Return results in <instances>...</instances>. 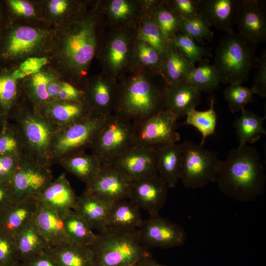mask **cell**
<instances>
[{
  "label": "cell",
  "instance_id": "6da1fadb",
  "mask_svg": "<svg viewBox=\"0 0 266 266\" xmlns=\"http://www.w3.org/2000/svg\"><path fill=\"white\" fill-rule=\"evenodd\" d=\"M264 167L257 150L246 145L231 149L223 161L216 182L228 197L240 202H253L264 193Z\"/></svg>",
  "mask_w": 266,
  "mask_h": 266
},
{
  "label": "cell",
  "instance_id": "7a4b0ae2",
  "mask_svg": "<svg viewBox=\"0 0 266 266\" xmlns=\"http://www.w3.org/2000/svg\"><path fill=\"white\" fill-rule=\"evenodd\" d=\"M94 266H132L152 255L141 243L138 229H107L89 246Z\"/></svg>",
  "mask_w": 266,
  "mask_h": 266
},
{
  "label": "cell",
  "instance_id": "3957f363",
  "mask_svg": "<svg viewBox=\"0 0 266 266\" xmlns=\"http://www.w3.org/2000/svg\"><path fill=\"white\" fill-rule=\"evenodd\" d=\"M257 44L239 33H227L216 49L213 65L223 83L242 84L255 67Z\"/></svg>",
  "mask_w": 266,
  "mask_h": 266
},
{
  "label": "cell",
  "instance_id": "277c9868",
  "mask_svg": "<svg viewBox=\"0 0 266 266\" xmlns=\"http://www.w3.org/2000/svg\"><path fill=\"white\" fill-rule=\"evenodd\" d=\"M167 86L160 88L142 76L133 78L117 92L114 113L132 122L165 109Z\"/></svg>",
  "mask_w": 266,
  "mask_h": 266
},
{
  "label": "cell",
  "instance_id": "5b68a950",
  "mask_svg": "<svg viewBox=\"0 0 266 266\" xmlns=\"http://www.w3.org/2000/svg\"><path fill=\"white\" fill-rule=\"evenodd\" d=\"M181 145L179 180L184 186L198 189L216 182L223 161L218 158L215 152L192 141H185Z\"/></svg>",
  "mask_w": 266,
  "mask_h": 266
},
{
  "label": "cell",
  "instance_id": "8992f818",
  "mask_svg": "<svg viewBox=\"0 0 266 266\" xmlns=\"http://www.w3.org/2000/svg\"><path fill=\"white\" fill-rule=\"evenodd\" d=\"M134 145L133 122L111 114L98 133L92 145L95 155L103 165H111Z\"/></svg>",
  "mask_w": 266,
  "mask_h": 266
},
{
  "label": "cell",
  "instance_id": "52a82bcc",
  "mask_svg": "<svg viewBox=\"0 0 266 266\" xmlns=\"http://www.w3.org/2000/svg\"><path fill=\"white\" fill-rule=\"evenodd\" d=\"M178 119L165 109L150 117L133 122L134 145L156 148L177 143L180 135Z\"/></svg>",
  "mask_w": 266,
  "mask_h": 266
},
{
  "label": "cell",
  "instance_id": "ba28073f",
  "mask_svg": "<svg viewBox=\"0 0 266 266\" xmlns=\"http://www.w3.org/2000/svg\"><path fill=\"white\" fill-rule=\"evenodd\" d=\"M110 115L93 112L69 124L57 140L56 150L62 154H74L82 152V149L88 145L92 146Z\"/></svg>",
  "mask_w": 266,
  "mask_h": 266
},
{
  "label": "cell",
  "instance_id": "9c48e42d",
  "mask_svg": "<svg viewBox=\"0 0 266 266\" xmlns=\"http://www.w3.org/2000/svg\"><path fill=\"white\" fill-rule=\"evenodd\" d=\"M138 231L141 243L148 249L179 247L187 239L186 232L180 225L159 214L143 220Z\"/></svg>",
  "mask_w": 266,
  "mask_h": 266
},
{
  "label": "cell",
  "instance_id": "30bf717a",
  "mask_svg": "<svg viewBox=\"0 0 266 266\" xmlns=\"http://www.w3.org/2000/svg\"><path fill=\"white\" fill-rule=\"evenodd\" d=\"M131 180L122 171L113 165H103L95 176L86 184L85 193L111 205L129 199Z\"/></svg>",
  "mask_w": 266,
  "mask_h": 266
},
{
  "label": "cell",
  "instance_id": "8fae6325",
  "mask_svg": "<svg viewBox=\"0 0 266 266\" xmlns=\"http://www.w3.org/2000/svg\"><path fill=\"white\" fill-rule=\"evenodd\" d=\"M96 47L94 25L83 22L77 25L67 35L63 52L66 61L74 69L85 68L92 59Z\"/></svg>",
  "mask_w": 266,
  "mask_h": 266
},
{
  "label": "cell",
  "instance_id": "7c38bea8",
  "mask_svg": "<svg viewBox=\"0 0 266 266\" xmlns=\"http://www.w3.org/2000/svg\"><path fill=\"white\" fill-rule=\"evenodd\" d=\"M168 188L166 183L156 174L132 181L129 200L150 216L159 214L165 205Z\"/></svg>",
  "mask_w": 266,
  "mask_h": 266
},
{
  "label": "cell",
  "instance_id": "4fadbf2b",
  "mask_svg": "<svg viewBox=\"0 0 266 266\" xmlns=\"http://www.w3.org/2000/svg\"><path fill=\"white\" fill-rule=\"evenodd\" d=\"M52 182L45 168L29 164L18 166L9 181L14 201L37 200Z\"/></svg>",
  "mask_w": 266,
  "mask_h": 266
},
{
  "label": "cell",
  "instance_id": "5bb4252c",
  "mask_svg": "<svg viewBox=\"0 0 266 266\" xmlns=\"http://www.w3.org/2000/svg\"><path fill=\"white\" fill-rule=\"evenodd\" d=\"M134 181L158 174L156 148L134 145L111 165Z\"/></svg>",
  "mask_w": 266,
  "mask_h": 266
},
{
  "label": "cell",
  "instance_id": "9a60e30c",
  "mask_svg": "<svg viewBox=\"0 0 266 266\" xmlns=\"http://www.w3.org/2000/svg\"><path fill=\"white\" fill-rule=\"evenodd\" d=\"M235 23L238 33L257 44L266 41V15L258 0H239Z\"/></svg>",
  "mask_w": 266,
  "mask_h": 266
},
{
  "label": "cell",
  "instance_id": "2e32d148",
  "mask_svg": "<svg viewBox=\"0 0 266 266\" xmlns=\"http://www.w3.org/2000/svg\"><path fill=\"white\" fill-rule=\"evenodd\" d=\"M239 1V0H200V16L209 27L214 26L227 33L233 32Z\"/></svg>",
  "mask_w": 266,
  "mask_h": 266
},
{
  "label": "cell",
  "instance_id": "e0dca14e",
  "mask_svg": "<svg viewBox=\"0 0 266 266\" xmlns=\"http://www.w3.org/2000/svg\"><path fill=\"white\" fill-rule=\"evenodd\" d=\"M33 221L38 232L49 248L69 243L65 233L63 214L38 202Z\"/></svg>",
  "mask_w": 266,
  "mask_h": 266
},
{
  "label": "cell",
  "instance_id": "ac0fdd59",
  "mask_svg": "<svg viewBox=\"0 0 266 266\" xmlns=\"http://www.w3.org/2000/svg\"><path fill=\"white\" fill-rule=\"evenodd\" d=\"M77 197L66 176L51 182L37 199L38 203L61 214L73 210Z\"/></svg>",
  "mask_w": 266,
  "mask_h": 266
},
{
  "label": "cell",
  "instance_id": "d6986e66",
  "mask_svg": "<svg viewBox=\"0 0 266 266\" xmlns=\"http://www.w3.org/2000/svg\"><path fill=\"white\" fill-rule=\"evenodd\" d=\"M200 100L201 92L184 81L167 86L165 109L179 119L196 109Z\"/></svg>",
  "mask_w": 266,
  "mask_h": 266
},
{
  "label": "cell",
  "instance_id": "ffe728a7",
  "mask_svg": "<svg viewBox=\"0 0 266 266\" xmlns=\"http://www.w3.org/2000/svg\"><path fill=\"white\" fill-rule=\"evenodd\" d=\"M37 200L14 201L0 213V228L15 235L33 219Z\"/></svg>",
  "mask_w": 266,
  "mask_h": 266
},
{
  "label": "cell",
  "instance_id": "44dd1931",
  "mask_svg": "<svg viewBox=\"0 0 266 266\" xmlns=\"http://www.w3.org/2000/svg\"><path fill=\"white\" fill-rule=\"evenodd\" d=\"M43 33L33 28H17L8 35L2 55L6 58H15L27 54L36 48L41 42Z\"/></svg>",
  "mask_w": 266,
  "mask_h": 266
},
{
  "label": "cell",
  "instance_id": "7402d4cb",
  "mask_svg": "<svg viewBox=\"0 0 266 266\" xmlns=\"http://www.w3.org/2000/svg\"><path fill=\"white\" fill-rule=\"evenodd\" d=\"M158 175L168 188H174L179 180L182 159V145L169 143L156 148Z\"/></svg>",
  "mask_w": 266,
  "mask_h": 266
},
{
  "label": "cell",
  "instance_id": "603a6c76",
  "mask_svg": "<svg viewBox=\"0 0 266 266\" xmlns=\"http://www.w3.org/2000/svg\"><path fill=\"white\" fill-rule=\"evenodd\" d=\"M143 221L140 208L130 200L125 199L110 205L106 227L120 231L138 229Z\"/></svg>",
  "mask_w": 266,
  "mask_h": 266
},
{
  "label": "cell",
  "instance_id": "cb8c5ba5",
  "mask_svg": "<svg viewBox=\"0 0 266 266\" xmlns=\"http://www.w3.org/2000/svg\"><path fill=\"white\" fill-rule=\"evenodd\" d=\"M110 205L84 193L77 198L73 209L88 224L93 230L99 233L107 230L106 221Z\"/></svg>",
  "mask_w": 266,
  "mask_h": 266
},
{
  "label": "cell",
  "instance_id": "d4e9b609",
  "mask_svg": "<svg viewBox=\"0 0 266 266\" xmlns=\"http://www.w3.org/2000/svg\"><path fill=\"white\" fill-rule=\"evenodd\" d=\"M15 239L20 263L26 262L49 248L38 232L33 219L15 235Z\"/></svg>",
  "mask_w": 266,
  "mask_h": 266
},
{
  "label": "cell",
  "instance_id": "484cf974",
  "mask_svg": "<svg viewBox=\"0 0 266 266\" xmlns=\"http://www.w3.org/2000/svg\"><path fill=\"white\" fill-rule=\"evenodd\" d=\"M162 58L160 67L167 86L185 81L195 66L189 63L171 42Z\"/></svg>",
  "mask_w": 266,
  "mask_h": 266
},
{
  "label": "cell",
  "instance_id": "4316f807",
  "mask_svg": "<svg viewBox=\"0 0 266 266\" xmlns=\"http://www.w3.org/2000/svg\"><path fill=\"white\" fill-rule=\"evenodd\" d=\"M240 111V115L235 119L233 124L239 140V148L248 143H254L262 134H266L264 127L266 116L260 117L245 108Z\"/></svg>",
  "mask_w": 266,
  "mask_h": 266
},
{
  "label": "cell",
  "instance_id": "83f0119b",
  "mask_svg": "<svg viewBox=\"0 0 266 266\" xmlns=\"http://www.w3.org/2000/svg\"><path fill=\"white\" fill-rule=\"evenodd\" d=\"M48 251L59 266H94L89 246L67 243Z\"/></svg>",
  "mask_w": 266,
  "mask_h": 266
},
{
  "label": "cell",
  "instance_id": "f1b7e54d",
  "mask_svg": "<svg viewBox=\"0 0 266 266\" xmlns=\"http://www.w3.org/2000/svg\"><path fill=\"white\" fill-rule=\"evenodd\" d=\"M65 233L69 243L90 246L95 241L96 233L74 210L63 214Z\"/></svg>",
  "mask_w": 266,
  "mask_h": 266
},
{
  "label": "cell",
  "instance_id": "f546056e",
  "mask_svg": "<svg viewBox=\"0 0 266 266\" xmlns=\"http://www.w3.org/2000/svg\"><path fill=\"white\" fill-rule=\"evenodd\" d=\"M185 81L200 92L211 93L219 87L221 80L214 66L205 58L193 66Z\"/></svg>",
  "mask_w": 266,
  "mask_h": 266
},
{
  "label": "cell",
  "instance_id": "4dcf8cb0",
  "mask_svg": "<svg viewBox=\"0 0 266 266\" xmlns=\"http://www.w3.org/2000/svg\"><path fill=\"white\" fill-rule=\"evenodd\" d=\"M215 100L213 96L210 99L209 108L204 111L193 109L185 116L186 120L182 125H191L197 129L202 135L200 145L203 146L206 138L215 132L217 116L214 109Z\"/></svg>",
  "mask_w": 266,
  "mask_h": 266
},
{
  "label": "cell",
  "instance_id": "1f68e13d",
  "mask_svg": "<svg viewBox=\"0 0 266 266\" xmlns=\"http://www.w3.org/2000/svg\"><path fill=\"white\" fill-rule=\"evenodd\" d=\"M65 165L69 172L86 184L95 177L102 166L93 154L90 156L81 152L73 154L67 159Z\"/></svg>",
  "mask_w": 266,
  "mask_h": 266
},
{
  "label": "cell",
  "instance_id": "d6a6232c",
  "mask_svg": "<svg viewBox=\"0 0 266 266\" xmlns=\"http://www.w3.org/2000/svg\"><path fill=\"white\" fill-rule=\"evenodd\" d=\"M24 129L30 144L38 150H43L48 146L51 136L48 126L43 121L29 117L24 120Z\"/></svg>",
  "mask_w": 266,
  "mask_h": 266
},
{
  "label": "cell",
  "instance_id": "836d02e7",
  "mask_svg": "<svg viewBox=\"0 0 266 266\" xmlns=\"http://www.w3.org/2000/svg\"><path fill=\"white\" fill-rule=\"evenodd\" d=\"M112 87L105 82L99 80L93 87L91 96L93 102L96 108V112L110 115L112 106L115 108L117 96Z\"/></svg>",
  "mask_w": 266,
  "mask_h": 266
},
{
  "label": "cell",
  "instance_id": "e575fe53",
  "mask_svg": "<svg viewBox=\"0 0 266 266\" xmlns=\"http://www.w3.org/2000/svg\"><path fill=\"white\" fill-rule=\"evenodd\" d=\"M171 43L184 57L194 65L211 56L207 48L200 46L194 39L182 33L176 34Z\"/></svg>",
  "mask_w": 266,
  "mask_h": 266
},
{
  "label": "cell",
  "instance_id": "d590c367",
  "mask_svg": "<svg viewBox=\"0 0 266 266\" xmlns=\"http://www.w3.org/2000/svg\"><path fill=\"white\" fill-rule=\"evenodd\" d=\"M251 88L242 84H230L224 91V98L232 113L241 111L248 104L254 101Z\"/></svg>",
  "mask_w": 266,
  "mask_h": 266
},
{
  "label": "cell",
  "instance_id": "8d00e7d4",
  "mask_svg": "<svg viewBox=\"0 0 266 266\" xmlns=\"http://www.w3.org/2000/svg\"><path fill=\"white\" fill-rule=\"evenodd\" d=\"M181 19L170 10L160 7L155 12L153 21L158 27L164 40L170 43L179 31Z\"/></svg>",
  "mask_w": 266,
  "mask_h": 266
},
{
  "label": "cell",
  "instance_id": "74e56055",
  "mask_svg": "<svg viewBox=\"0 0 266 266\" xmlns=\"http://www.w3.org/2000/svg\"><path fill=\"white\" fill-rule=\"evenodd\" d=\"M179 31L202 44L205 40H211L214 37L213 33L200 16L181 19Z\"/></svg>",
  "mask_w": 266,
  "mask_h": 266
},
{
  "label": "cell",
  "instance_id": "f35d334b",
  "mask_svg": "<svg viewBox=\"0 0 266 266\" xmlns=\"http://www.w3.org/2000/svg\"><path fill=\"white\" fill-rule=\"evenodd\" d=\"M52 117L57 121L69 124L85 117L91 112L79 103H63L53 105L50 109Z\"/></svg>",
  "mask_w": 266,
  "mask_h": 266
},
{
  "label": "cell",
  "instance_id": "ab89813d",
  "mask_svg": "<svg viewBox=\"0 0 266 266\" xmlns=\"http://www.w3.org/2000/svg\"><path fill=\"white\" fill-rule=\"evenodd\" d=\"M20 264L15 236L0 228V266Z\"/></svg>",
  "mask_w": 266,
  "mask_h": 266
},
{
  "label": "cell",
  "instance_id": "60d3db41",
  "mask_svg": "<svg viewBox=\"0 0 266 266\" xmlns=\"http://www.w3.org/2000/svg\"><path fill=\"white\" fill-rule=\"evenodd\" d=\"M140 38L142 42L148 44L155 49L161 58L169 44L164 40L158 27L154 21H147L143 25L140 33Z\"/></svg>",
  "mask_w": 266,
  "mask_h": 266
},
{
  "label": "cell",
  "instance_id": "b9f144b4",
  "mask_svg": "<svg viewBox=\"0 0 266 266\" xmlns=\"http://www.w3.org/2000/svg\"><path fill=\"white\" fill-rule=\"evenodd\" d=\"M128 44L122 36L114 38L110 43L107 53V60L114 70L119 69L124 64L127 53Z\"/></svg>",
  "mask_w": 266,
  "mask_h": 266
},
{
  "label": "cell",
  "instance_id": "7bdbcfd3",
  "mask_svg": "<svg viewBox=\"0 0 266 266\" xmlns=\"http://www.w3.org/2000/svg\"><path fill=\"white\" fill-rule=\"evenodd\" d=\"M16 81L11 74H0V106L5 112L9 109L15 98Z\"/></svg>",
  "mask_w": 266,
  "mask_h": 266
},
{
  "label": "cell",
  "instance_id": "ee69618b",
  "mask_svg": "<svg viewBox=\"0 0 266 266\" xmlns=\"http://www.w3.org/2000/svg\"><path fill=\"white\" fill-rule=\"evenodd\" d=\"M48 63L46 57H32L24 61L18 68L15 70L11 76L15 80L39 72L40 69Z\"/></svg>",
  "mask_w": 266,
  "mask_h": 266
},
{
  "label": "cell",
  "instance_id": "f6af8a7d",
  "mask_svg": "<svg viewBox=\"0 0 266 266\" xmlns=\"http://www.w3.org/2000/svg\"><path fill=\"white\" fill-rule=\"evenodd\" d=\"M251 89L254 95L266 97V53L265 51L258 58Z\"/></svg>",
  "mask_w": 266,
  "mask_h": 266
},
{
  "label": "cell",
  "instance_id": "bcb514c9",
  "mask_svg": "<svg viewBox=\"0 0 266 266\" xmlns=\"http://www.w3.org/2000/svg\"><path fill=\"white\" fill-rule=\"evenodd\" d=\"M200 0H174L171 2L170 10L181 19L199 17Z\"/></svg>",
  "mask_w": 266,
  "mask_h": 266
},
{
  "label": "cell",
  "instance_id": "7dc6e473",
  "mask_svg": "<svg viewBox=\"0 0 266 266\" xmlns=\"http://www.w3.org/2000/svg\"><path fill=\"white\" fill-rule=\"evenodd\" d=\"M18 166L16 155L0 154V183L9 182Z\"/></svg>",
  "mask_w": 266,
  "mask_h": 266
},
{
  "label": "cell",
  "instance_id": "c3c4849f",
  "mask_svg": "<svg viewBox=\"0 0 266 266\" xmlns=\"http://www.w3.org/2000/svg\"><path fill=\"white\" fill-rule=\"evenodd\" d=\"M138 58L142 64L154 67L160 66L161 57L148 44L141 42L138 47Z\"/></svg>",
  "mask_w": 266,
  "mask_h": 266
},
{
  "label": "cell",
  "instance_id": "681fc988",
  "mask_svg": "<svg viewBox=\"0 0 266 266\" xmlns=\"http://www.w3.org/2000/svg\"><path fill=\"white\" fill-rule=\"evenodd\" d=\"M51 81L48 75L38 72L34 74L32 79V84L36 96L41 100H46L49 97L47 87Z\"/></svg>",
  "mask_w": 266,
  "mask_h": 266
},
{
  "label": "cell",
  "instance_id": "f907efd6",
  "mask_svg": "<svg viewBox=\"0 0 266 266\" xmlns=\"http://www.w3.org/2000/svg\"><path fill=\"white\" fill-rule=\"evenodd\" d=\"M18 142L9 131H0V154L16 155L18 150Z\"/></svg>",
  "mask_w": 266,
  "mask_h": 266
},
{
  "label": "cell",
  "instance_id": "816d5d0a",
  "mask_svg": "<svg viewBox=\"0 0 266 266\" xmlns=\"http://www.w3.org/2000/svg\"><path fill=\"white\" fill-rule=\"evenodd\" d=\"M111 15L116 19L127 17L132 12L131 5L124 0H114L111 1L109 7Z\"/></svg>",
  "mask_w": 266,
  "mask_h": 266
},
{
  "label": "cell",
  "instance_id": "f5cc1de1",
  "mask_svg": "<svg viewBox=\"0 0 266 266\" xmlns=\"http://www.w3.org/2000/svg\"><path fill=\"white\" fill-rule=\"evenodd\" d=\"M20 264L23 266H59L48 250Z\"/></svg>",
  "mask_w": 266,
  "mask_h": 266
},
{
  "label": "cell",
  "instance_id": "db71d44e",
  "mask_svg": "<svg viewBox=\"0 0 266 266\" xmlns=\"http://www.w3.org/2000/svg\"><path fill=\"white\" fill-rule=\"evenodd\" d=\"M8 3L16 13L26 17H31L35 13L33 5L29 1L23 0H10Z\"/></svg>",
  "mask_w": 266,
  "mask_h": 266
},
{
  "label": "cell",
  "instance_id": "11a10c76",
  "mask_svg": "<svg viewBox=\"0 0 266 266\" xmlns=\"http://www.w3.org/2000/svg\"><path fill=\"white\" fill-rule=\"evenodd\" d=\"M14 201L9 182L0 183V213Z\"/></svg>",
  "mask_w": 266,
  "mask_h": 266
},
{
  "label": "cell",
  "instance_id": "9f6ffc18",
  "mask_svg": "<svg viewBox=\"0 0 266 266\" xmlns=\"http://www.w3.org/2000/svg\"><path fill=\"white\" fill-rule=\"evenodd\" d=\"M62 90L58 97L64 100H78L81 97L78 90L71 84L63 82L61 84Z\"/></svg>",
  "mask_w": 266,
  "mask_h": 266
},
{
  "label": "cell",
  "instance_id": "6f0895ef",
  "mask_svg": "<svg viewBox=\"0 0 266 266\" xmlns=\"http://www.w3.org/2000/svg\"><path fill=\"white\" fill-rule=\"evenodd\" d=\"M68 6L67 2L65 0H52L50 1L49 8L50 12L55 15L63 14Z\"/></svg>",
  "mask_w": 266,
  "mask_h": 266
},
{
  "label": "cell",
  "instance_id": "680465c9",
  "mask_svg": "<svg viewBox=\"0 0 266 266\" xmlns=\"http://www.w3.org/2000/svg\"><path fill=\"white\" fill-rule=\"evenodd\" d=\"M62 90L61 84L56 82H51L47 87V93L49 97H58Z\"/></svg>",
  "mask_w": 266,
  "mask_h": 266
},
{
  "label": "cell",
  "instance_id": "91938a15",
  "mask_svg": "<svg viewBox=\"0 0 266 266\" xmlns=\"http://www.w3.org/2000/svg\"><path fill=\"white\" fill-rule=\"evenodd\" d=\"M134 266H167L161 265L154 260L152 257L143 259L137 263Z\"/></svg>",
  "mask_w": 266,
  "mask_h": 266
},
{
  "label": "cell",
  "instance_id": "94428289",
  "mask_svg": "<svg viewBox=\"0 0 266 266\" xmlns=\"http://www.w3.org/2000/svg\"><path fill=\"white\" fill-rule=\"evenodd\" d=\"M17 266H23L20 263Z\"/></svg>",
  "mask_w": 266,
  "mask_h": 266
},
{
  "label": "cell",
  "instance_id": "6125c7cd",
  "mask_svg": "<svg viewBox=\"0 0 266 266\" xmlns=\"http://www.w3.org/2000/svg\"><path fill=\"white\" fill-rule=\"evenodd\" d=\"M1 123V120H0V123Z\"/></svg>",
  "mask_w": 266,
  "mask_h": 266
},
{
  "label": "cell",
  "instance_id": "be15d7a7",
  "mask_svg": "<svg viewBox=\"0 0 266 266\" xmlns=\"http://www.w3.org/2000/svg\"><path fill=\"white\" fill-rule=\"evenodd\" d=\"M135 265H134V266H134Z\"/></svg>",
  "mask_w": 266,
  "mask_h": 266
}]
</instances>
